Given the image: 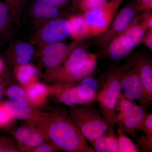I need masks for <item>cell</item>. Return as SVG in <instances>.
Instances as JSON below:
<instances>
[{
  "label": "cell",
  "mask_w": 152,
  "mask_h": 152,
  "mask_svg": "<svg viewBox=\"0 0 152 152\" xmlns=\"http://www.w3.org/2000/svg\"><path fill=\"white\" fill-rule=\"evenodd\" d=\"M38 130L58 150L68 152H96L90 147L66 113L55 111L36 117Z\"/></svg>",
  "instance_id": "6da1fadb"
},
{
  "label": "cell",
  "mask_w": 152,
  "mask_h": 152,
  "mask_svg": "<svg viewBox=\"0 0 152 152\" xmlns=\"http://www.w3.org/2000/svg\"><path fill=\"white\" fill-rule=\"evenodd\" d=\"M65 62L55 75L54 80L74 83L92 73L96 66L97 58L79 46L72 50Z\"/></svg>",
  "instance_id": "7a4b0ae2"
},
{
  "label": "cell",
  "mask_w": 152,
  "mask_h": 152,
  "mask_svg": "<svg viewBox=\"0 0 152 152\" xmlns=\"http://www.w3.org/2000/svg\"><path fill=\"white\" fill-rule=\"evenodd\" d=\"M125 67V65L116 67L110 71L102 87L99 88L96 98L104 118L113 129L116 125L115 108L121 93V78Z\"/></svg>",
  "instance_id": "3957f363"
},
{
  "label": "cell",
  "mask_w": 152,
  "mask_h": 152,
  "mask_svg": "<svg viewBox=\"0 0 152 152\" xmlns=\"http://www.w3.org/2000/svg\"><path fill=\"white\" fill-rule=\"evenodd\" d=\"M72 107L71 121L91 144L112 128L91 104Z\"/></svg>",
  "instance_id": "277c9868"
},
{
  "label": "cell",
  "mask_w": 152,
  "mask_h": 152,
  "mask_svg": "<svg viewBox=\"0 0 152 152\" xmlns=\"http://www.w3.org/2000/svg\"><path fill=\"white\" fill-rule=\"evenodd\" d=\"M66 87L58 96L59 100L68 106L92 104L96 100L99 85L94 77L88 76L80 80L77 85Z\"/></svg>",
  "instance_id": "5b68a950"
},
{
  "label": "cell",
  "mask_w": 152,
  "mask_h": 152,
  "mask_svg": "<svg viewBox=\"0 0 152 152\" xmlns=\"http://www.w3.org/2000/svg\"><path fill=\"white\" fill-rule=\"evenodd\" d=\"M71 32L72 26L68 20L57 18L37 29L31 43L39 51L47 45L62 42L70 36Z\"/></svg>",
  "instance_id": "8992f818"
},
{
  "label": "cell",
  "mask_w": 152,
  "mask_h": 152,
  "mask_svg": "<svg viewBox=\"0 0 152 152\" xmlns=\"http://www.w3.org/2000/svg\"><path fill=\"white\" fill-rule=\"evenodd\" d=\"M81 41H73L69 43L63 42L47 45L41 49L42 63L46 68L47 77L54 80L55 75L62 66V64L71 52L76 47L80 45Z\"/></svg>",
  "instance_id": "52a82bcc"
},
{
  "label": "cell",
  "mask_w": 152,
  "mask_h": 152,
  "mask_svg": "<svg viewBox=\"0 0 152 152\" xmlns=\"http://www.w3.org/2000/svg\"><path fill=\"white\" fill-rule=\"evenodd\" d=\"M136 10L132 7H125L118 14L111 26L105 32L100 35L97 42L101 46L107 47L117 36L119 35L131 23L136 17Z\"/></svg>",
  "instance_id": "ba28073f"
},
{
  "label": "cell",
  "mask_w": 152,
  "mask_h": 152,
  "mask_svg": "<svg viewBox=\"0 0 152 152\" xmlns=\"http://www.w3.org/2000/svg\"><path fill=\"white\" fill-rule=\"evenodd\" d=\"M121 83L125 96L140 104L143 96V87L137 71L131 61L125 65Z\"/></svg>",
  "instance_id": "9c48e42d"
},
{
  "label": "cell",
  "mask_w": 152,
  "mask_h": 152,
  "mask_svg": "<svg viewBox=\"0 0 152 152\" xmlns=\"http://www.w3.org/2000/svg\"><path fill=\"white\" fill-rule=\"evenodd\" d=\"M131 62L137 71L143 87V96L140 104L148 106L152 101L151 59L145 55H139Z\"/></svg>",
  "instance_id": "30bf717a"
},
{
  "label": "cell",
  "mask_w": 152,
  "mask_h": 152,
  "mask_svg": "<svg viewBox=\"0 0 152 152\" xmlns=\"http://www.w3.org/2000/svg\"><path fill=\"white\" fill-rule=\"evenodd\" d=\"M30 15L38 29L50 21L58 18L60 12L58 8L49 0H36L32 6Z\"/></svg>",
  "instance_id": "8fae6325"
},
{
  "label": "cell",
  "mask_w": 152,
  "mask_h": 152,
  "mask_svg": "<svg viewBox=\"0 0 152 152\" xmlns=\"http://www.w3.org/2000/svg\"><path fill=\"white\" fill-rule=\"evenodd\" d=\"M31 43L18 41L12 43L6 50V54L11 62L17 66L29 63L35 53Z\"/></svg>",
  "instance_id": "7c38bea8"
},
{
  "label": "cell",
  "mask_w": 152,
  "mask_h": 152,
  "mask_svg": "<svg viewBox=\"0 0 152 152\" xmlns=\"http://www.w3.org/2000/svg\"><path fill=\"white\" fill-rule=\"evenodd\" d=\"M121 0H114L106 4L102 16L96 23L88 27V38L100 35L105 32L113 20Z\"/></svg>",
  "instance_id": "4fadbf2b"
},
{
  "label": "cell",
  "mask_w": 152,
  "mask_h": 152,
  "mask_svg": "<svg viewBox=\"0 0 152 152\" xmlns=\"http://www.w3.org/2000/svg\"><path fill=\"white\" fill-rule=\"evenodd\" d=\"M107 53L112 60L118 61L127 56L135 47L130 38L119 35L108 45Z\"/></svg>",
  "instance_id": "5bb4252c"
},
{
  "label": "cell",
  "mask_w": 152,
  "mask_h": 152,
  "mask_svg": "<svg viewBox=\"0 0 152 152\" xmlns=\"http://www.w3.org/2000/svg\"><path fill=\"white\" fill-rule=\"evenodd\" d=\"M146 108L144 106L137 104L130 112L127 114L120 123L117 124L120 126L125 133L129 134L133 137H136V129L146 115Z\"/></svg>",
  "instance_id": "9a60e30c"
},
{
  "label": "cell",
  "mask_w": 152,
  "mask_h": 152,
  "mask_svg": "<svg viewBox=\"0 0 152 152\" xmlns=\"http://www.w3.org/2000/svg\"><path fill=\"white\" fill-rule=\"evenodd\" d=\"M17 140L26 148L34 149L44 142L45 135L39 130L26 127H21L15 132Z\"/></svg>",
  "instance_id": "2e32d148"
},
{
  "label": "cell",
  "mask_w": 152,
  "mask_h": 152,
  "mask_svg": "<svg viewBox=\"0 0 152 152\" xmlns=\"http://www.w3.org/2000/svg\"><path fill=\"white\" fill-rule=\"evenodd\" d=\"M91 145L97 152H118V139L112 128Z\"/></svg>",
  "instance_id": "e0dca14e"
},
{
  "label": "cell",
  "mask_w": 152,
  "mask_h": 152,
  "mask_svg": "<svg viewBox=\"0 0 152 152\" xmlns=\"http://www.w3.org/2000/svg\"><path fill=\"white\" fill-rule=\"evenodd\" d=\"M12 21H13V20L11 16L7 4L0 2L1 42L8 40L12 37L13 33Z\"/></svg>",
  "instance_id": "ac0fdd59"
},
{
  "label": "cell",
  "mask_w": 152,
  "mask_h": 152,
  "mask_svg": "<svg viewBox=\"0 0 152 152\" xmlns=\"http://www.w3.org/2000/svg\"><path fill=\"white\" fill-rule=\"evenodd\" d=\"M72 26L70 36L74 41H80L88 38V28L83 15H76L68 19Z\"/></svg>",
  "instance_id": "d6986e66"
},
{
  "label": "cell",
  "mask_w": 152,
  "mask_h": 152,
  "mask_svg": "<svg viewBox=\"0 0 152 152\" xmlns=\"http://www.w3.org/2000/svg\"><path fill=\"white\" fill-rule=\"evenodd\" d=\"M26 91L28 102L38 105L44 102L48 90L45 85L34 82L28 85Z\"/></svg>",
  "instance_id": "ffe728a7"
},
{
  "label": "cell",
  "mask_w": 152,
  "mask_h": 152,
  "mask_svg": "<svg viewBox=\"0 0 152 152\" xmlns=\"http://www.w3.org/2000/svg\"><path fill=\"white\" fill-rule=\"evenodd\" d=\"M15 73L19 83L24 86L35 82L39 75L37 69L30 63L17 66Z\"/></svg>",
  "instance_id": "44dd1931"
},
{
  "label": "cell",
  "mask_w": 152,
  "mask_h": 152,
  "mask_svg": "<svg viewBox=\"0 0 152 152\" xmlns=\"http://www.w3.org/2000/svg\"><path fill=\"white\" fill-rule=\"evenodd\" d=\"M146 31L141 23L140 16L135 17L128 27L120 35L130 38L136 47L141 42Z\"/></svg>",
  "instance_id": "7402d4cb"
},
{
  "label": "cell",
  "mask_w": 152,
  "mask_h": 152,
  "mask_svg": "<svg viewBox=\"0 0 152 152\" xmlns=\"http://www.w3.org/2000/svg\"><path fill=\"white\" fill-rule=\"evenodd\" d=\"M4 105L12 118L27 120L34 117L32 111L29 107L19 104L11 100L6 101Z\"/></svg>",
  "instance_id": "603a6c76"
},
{
  "label": "cell",
  "mask_w": 152,
  "mask_h": 152,
  "mask_svg": "<svg viewBox=\"0 0 152 152\" xmlns=\"http://www.w3.org/2000/svg\"><path fill=\"white\" fill-rule=\"evenodd\" d=\"M136 104L134 101L128 99L123 93H121L115 108V112H118L116 116V124L120 123L124 117L132 110Z\"/></svg>",
  "instance_id": "cb8c5ba5"
},
{
  "label": "cell",
  "mask_w": 152,
  "mask_h": 152,
  "mask_svg": "<svg viewBox=\"0 0 152 152\" xmlns=\"http://www.w3.org/2000/svg\"><path fill=\"white\" fill-rule=\"evenodd\" d=\"M117 139L118 144V152H138L140 149L138 146L126 135L120 126L117 129Z\"/></svg>",
  "instance_id": "d4e9b609"
},
{
  "label": "cell",
  "mask_w": 152,
  "mask_h": 152,
  "mask_svg": "<svg viewBox=\"0 0 152 152\" xmlns=\"http://www.w3.org/2000/svg\"><path fill=\"white\" fill-rule=\"evenodd\" d=\"M10 100L22 105L28 107L29 102L26 91L18 86L9 88L6 92Z\"/></svg>",
  "instance_id": "484cf974"
},
{
  "label": "cell",
  "mask_w": 152,
  "mask_h": 152,
  "mask_svg": "<svg viewBox=\"0 0 152 152\" xmlns=\"http://www.w3.org/2000/svg\"><path fill=\"white\" fill-rule=\"evenodd\" d=\"M5 1L14 23L20 27L21 24L23 0H5Z\"/></svg>",
  "instance_id": "4316f807"
},
{
  "label": "cell",
  "mask_w": 152,
  "mask_h": 152,
  "mask_svg": "<svg viewBox=\"0 0 152 152\" xmlns=\"http://www.w3.org/2000/svg\"><path fill=\"white\" fill-rule=\"evenodd\" d=\"M106 5L99 8L85 12L83 15L88 28L96 23L102 18L104 12Z\"/></svg>",
  "instance_id": "83f0119b"
},
{
  "label": "cell",
  "mask_w": 152,
  "mask_h": 152,
  "mask_svg": "<svg viewBox=\"0 0 152 152\" xmlns=\"http://www.w3.org/2000/svg\"><path fill=\"white\" fill-rule=\"evenodd\" d=\"M142 131L146 137L152 140V114H146L145 118L137 127L136 131Z\"/></svg>",
  "instance_id": "f1b7e54d"
},
{
  "label": "cell",
  "mask_w": 152,
  "mask_h": 152,
  "mask_svg": "<svg viewBox=\"0 0 152 152\" xmlns=\"http://www.w3.org/2000/svg\"><path fill=\"white\" fill-rule=\"evenodd\" d=\"M106 4V0H83L81 4V8L85 12L102 7Z\"/></svg>",
  "instance_id": "f546056e"
},
{
  "label": "cell",
  "mask_w": 152,
  "mask_h": 152,
  "mask_svg": "<svg viewBox=\"0 0 152 152\" xmlns=\"http://www.w3.org/2000/svg\"><path fill=\"white\" fill-rule=\"evenodd\" d=\"M138 146L141 148L143 151H152V140H151L145 135H142L138 139Z\"/></svg>",
  "instance_id": "4dcf8cb0"
},
{
  "label": "cell",
  "mask_w": 152,
  "mask_h": 152,
  "mask_svg": "<svg viewBox=\"0 0 152 152\" xmlns=\"http://www.w3.org/2000/svg\"><path fill=\"white\" fill-rule=\"evenodd\" d=\"M12 118L4 104L0 105V127H3L7 124Z\"/></svg>",
  "instance_id": "1f68e13d"
},
{
  "label": "cell",
  "mask_w": 152,
  "mask_h": 152,
  "mask_svg": "<svg viewBox=\"0 0 152 152\" xmlns=\"http://www.w3.org/2000/svg\"><path fill=\"white\" fill-rule=\"evenodd\" d=\"M140 21L146 30L152 29V12H148L140 16Z\"/></svg>",
  "instance_id": "d6a6232c"
},
{
  "label": "cell",
  "mask_w": 152,
  "mask_h": 152,
  "mask_svg": "<svg viewBox=\"0 0 152 152\" xmlns=\"http://www.w3.org/2000/svg\"><path fill=\"white\" fill-rule=\"evenodd\" d=\"M58 149L53 144H41L39 145L34 149V152H52L55 151Z\"/></svg>",
  "instance_id": "836d02e7"
},
{
  "label": "cell",
  "mask_w": 152,
  "mask_h": 152,
  "mask_svg": "<svg viewBox=\"0 0 152 152\" xmlns=\"http://www.w3.org/2000/svg\"><path fill=\"white\" fill-rule=\"evenodd\" d=\"M142 44L147 47L150 50H152V29L148 30V32L145 34L143 37L142 39L141 42Z\"/></svg>",
  "instance_id": "e575fe53"
},
{
  "label": "cell",
  "mask_w": 152,
  "mask_h": 152,
  "mask_svg": "<svg viewBox=\"0 0 152 152\" xmlns=\"http://www.w3.org/2000/svg\"><path fill=\"white\" fill-rule=\"evenodd\" d=\"M152 0H140V4L138 8L139 11H148L151 10Z\"/></svg>",
  "instance_id": "d590c367"
},
{
  "label": "cell",
  "mask_w": 152,
  "mask_h": 152,
  "mask_svg": "<svg viewBox=\"0 0 152 152\" xmlns=\"http://www.w3.org/2000/svg\"><path fill=\"white\" fill-rule=\"evenodd\" d=\"M57 8L61 7L66 3L68 0H49Z\"/></svg>",
  "instance_id": "8d00e7d4"
},
{
  "label": "cell",
  "mask_w": 152,
  "mask_h": 152,
  "mask_svg": "<svg viewBox=\"0 0 152 152\" xmlns=\"http://www.w3.org/2000/svg\"><path fill=\"white\" fill-rule=\"evenodd\" d=\"M3 93H4V88H3V85L0 83V101L2 98Z\"/></svg>",
  "instance_id": "74e56055"
},
{
  "label": "cell",
  "mask_w": 152,
  "mask_h": 152,
  "mask_svg": "<svg viewBox=\"0 0 152 152\" xmlns=\"http://www.w3.org/2000/svg\"><path fill=\"white\" fill-rule=\"evenodd\" d=\"M3 68H4V64H3L2 61L0 58V73L2 71Z\"/></svg>",
  "instance_id": "f35d334b"
}]
</instances>
